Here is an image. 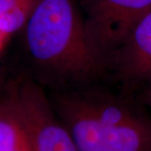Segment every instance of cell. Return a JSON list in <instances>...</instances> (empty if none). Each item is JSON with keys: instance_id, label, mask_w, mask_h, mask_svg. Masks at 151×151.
I'll return each instance as SVG.
<instances>
[{"instance_id": "3", "label": "cell", "mask_w": 151, "mask_h": 151, "mask_svg": "<svg viewBox=\"0 0 151 151\" xmlns=\"http://www.w3.org/2000/svg\"><path fill=\"white\" fill-rule=\"evenodd\" d=\"M86 35L106 66L138 21L151 9V0H81Z\"/></svg>"}, {"instance_id": "6", "label": "cell", "mask_w": 151, "mask_h": 151, "mask_svg": "<svg viewBox=\"0 0 151 151\" xmlns=\"http://www.w3.org/2000/svg\"><path fill=\"white\" fill-rule=\"evenodd\" d=\"M0 151H34L18 103L15 81L0 93Z\"/></svg>"}, {"instance_id": "9", "label": "cell", "mask_w": 151, "mask_h": 151, "mask_svg": "<svg viewBox=\"0 0 151 151\" xmlns=\"http://www.w3.org/2000/svg\"><path fill=\"white\" fill-rule=\"evenodd\" d=\"M4 39H5V37H4V36H3V35H2L0 34V47H1L2 44H3V42H4Z\"/></svg>"}, {"instance_id": "7", "label": "cell", "mask_w": 151, "mask_h": 151, "mask_svg": "<svg viewBox=\"0 0 151 151\" xmlns=\"http://www.w3.org/2000/svg\"><path fill=\"white\" fill-rule=\"evenodd\" d=\"M39 0H0V34L8 37L23 30Z\"/></svg>"}, {"instance_id": "1", "label": "cell", "mask_w": 151, "mask_h": 151, "mask_svg": "<svg viewBox=\"0 0 151 151\" xmlns=\"http://www.w3.org/2000/svg\"><path fill=\"white\" fill-rule=\"evenodd\" d=\"M23 32L29 59L45 80L81 84L106 70L88 41L78 0H39Z\"/></svg>"}, {"instance_id": "2", "label": "cell", "mask_w": 151, "mask_h": 151, "mask_svg": "<svg viewBox=\"0 0 151 151\" xmlns=\"http://www.w3.org/2000/svg\"><path fill=\"white\" fill-rule=\"evenodd\" d=\"M50 101L77 151H151V117L127 96L76 90Z\"/></svg>"}, {"instance_id": "4", "label": "cell", "mask_w": 151, "mask_h": 151, "mask_svg": "<svg viewBox=\"0 0 151 151\" xmlns=\"http://www.w3.org/2000/svg\"><path fill=\"white\" fill-rule=\"evenodd\" d=\"M17 99L34 151H77L70 131L42 87L29 77L15 81Z\"/></svg>"}, {"instance_id": "8", "label": "cell", "mask_w": 151, "mask_h": 151, "mask_svg": "<svg viewBox=\"0 0 151 151\" xmlns=\"http://www.w3.org/2000/svg\"><path fill=\"white\" fill-rule=\"evenodd\" d=\"M139 99L141 104L151 108V81L141 88Z\"/></svg>"}, {"instance_id": "5", "label": "cell", "mask_w": 151, "mask_h": 151, "mask_svg": "<svg viewBox=\"0 0 151 151\" xmlns=\"http://www.w3.org/2000/svg\"><path fill=\"white\" fill-rule=\"evenodd\" d=\"M111 69L128 91L139 89L151 81V9L136 22L128 37L108 57Z\"/></svg>"}]
</instances>
